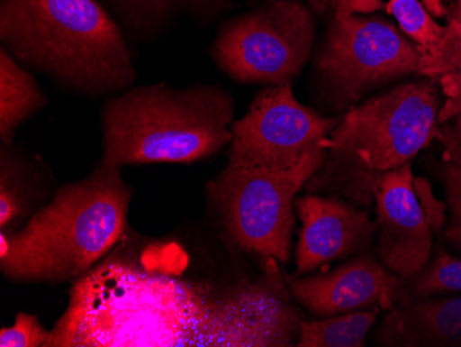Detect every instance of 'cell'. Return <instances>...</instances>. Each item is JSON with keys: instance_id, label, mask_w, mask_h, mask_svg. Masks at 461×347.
I'll list each match as a JSON object with an SVG mask.
<instances>
[{"instance_id": "cell-9", "label": "cell", "mask_w": 461, "mask_h": 347, "mask_svg": "<svg viewBox=\"0 0 461 347\" xmlns=\"http://www.w3.org/2000/svg\"><path fill=\"white\" fill-rule=\"evenodd\" d=\"M338 122L299 103L292 84L267 87L256 95L245 116L232 123L228 165L292 169L313 150L329 147Z\"/></svg>"}, {"instance_id": "cell-28", "label": "cell", "mask_w": 461, "mask_h": 347, "mask_svg": "<svg viewBox=\"0 0 461 347\" xmlns=\"http://www.w3.org/2000/svg\"><path fill=\"white\" fill-rule=\"evenodd\" d=\"M447 2H450V0H447Z\"/></svg>"}, {"instance_id": "cell-4", "label": "cell", "mask_w": 461, "mask_h": 347, "mask_svg": "<svg viewBox=\"0 0 461 347\" xmlns=\"http://www.w3.org/2000/svg\"><path fill=\"white\" fill-rule=\"evenodd\" d=\"M441 107L434 79L401 85L352 107L331 131L325 162L305 190L372 205L383 178L438 140Z\"/></svg>"}, {"instance_id": "cell-5", "label": "cell", "mask_w": 461, "mask_h": 347, "mask_svg": "<svg viewBox=\"0 0 461 347\" xmlns=\"http://www.w3.org/2000/svg\"><path fill=\"white\" fill-rule=\"evenodd\" d=\"M234 97L217 85L131 87L101 111L103 158L111 167L193 163L232 139Z\"/></svg>"}, {"instance_id": "cell-24", "label": "cell", "mask_w": 461, "mask_h": 347, "mask_svg": "<svg viewBox=\"0 0 461 347\" xmlns=\"http://www.w3.org/2000/svg\"><path fill=\"white\" fill-rule=\"evenodd\" d=\"M438 140L444 146V160H461V101L453 115L439 126Z\"/></svg>"}, {"instance_id": "cell-2", "label": "cell", "mask_w": 461, "mask_h": 347, "mask_svg": "<svg viewBox=\"0 0 461 347\" xmlns=\"http://www.w3.org/2000/svg\"><path fill=\"white\" fill-rule=\"evenodd\" d=\"M134 190L121 168L98 162L86 178L56 190L23 229L0 235V270L10 281H77L128 233Z\"/></svg>"}, {"instance_id": "cell-7", "label": "cell", "mask_w": 461, "mask_h": 347, "mask_svg": "<svg viewBox=\"0 0 461 347\" xmlns=\"http://www.w3.org/2000/svg\"><path fill=\"white\" fill-rule=\"evenodd\" d=\"M315 22L307 5L276 0L227 23L213 45L217 66L243 84H292L312 51Z\"/></svg>"}, {"instance_id": "cell-25", "label": "cell", "mask_w": 461, "mask_h": 347, "mask_svg": "<svg viewBox=\"0 0 461 347\" xmlns=\"http://www.w3.org/2000/svg\"><path fill=\"white\" fill-rule=\"evenodd\" d=\"M438 82L447 97L439 111V123H444L453 115V111L461 101V63L455 71L444 75Z\"/></svg>"}, {"instance_id": "cell-1", "label": "cell", "mask_w": 461, "mask_h": 347, "mask_svg": "<svg viewBox=\"0 0 461 347\" xmlns=\"http://www.w3.org/2000/svg\"><path fill=\"white\" fill-rule=\"evenodd\" d=\"M264 259L258 276L209 273L185 241L128 230L72 282L45 347H286L299 338L286 274Z\"/></svg>"}, {"instance_id": "cell-17", "label": "cell", "mask_w": 461, "mask_h": 347, "mask_svg": "<svg viewBox=\"0 0 461 347\" xmlns=\"http://www.w3.org/2000/svg\"><path fill=\"white\" fill-rule=\"evenodd\" d=\"M377 318V310L344 313L300 323L299 347H362Z\"/></svg>"}, {"instance_id": "cell-18", "label": "cell", "mask_w": 461, "mask_h": 347, "mask_svg": "<svg viewBox=\"0 0 461 347\" xmlns=\"http://www.w3.org/2000/svg\"><path fill=\"white\" fill-rule=\"evenodd\" d=\"M385 10L395 17L401 31L411 42L419 46L421 63L437 54L445 36V27L435 22L434 15L421 0H390Z\"/></svg>"}, {"instance_id": "cell-3", "label": "cell", "mask_w": 461, "mask_h": 347, "mask_svg": "<svg viewBox=\"0 0 461 347\" xmlns=\"http://www.w3.org/2000/svg\"><path fill=\"white\" fill-rule=\"evenodd\" d=\"M0 42L77 95L115 96L136 80L128 38L98 0H2Z\"/></svg>"}, {"instance_id": "cell-27", "label": "cell", "mask_w": 461, "mask_h": 347, "mask_svg": "<svg viewBox=\"0 0 461 347\" xmlns=\"http://www.w3.org/2000/svg\"><path fill=\"white\" fill-rule=\"evenodd\" d=\"M307 2L312 9L321 10V12L325 10L326 6L330 4V0H307Z\"/></svg>"}, {"instance_id": "cell-23", "label": "cell", "mask_w": 461, "mask_h": 347, "mask_svg": "<svg viewBox=\"0 0 461 347\" xmlns=\"http://www.w3.org/2000/svg\"><path fill=\"white\" fill-rule=\"evenodd\" d=\"M413 188L432 230L434 233L441 232L447 224V205L438 201L426 178H413Z\"/></svg>"}, {"instance_id": "cell-15", "label": "cell", "mask_w": 461, "mask_h": 347, "mask_svg": "<svg viewBox=\"0 0 461 347\" xmlns=\"http://www.w3.org/2000/svg\"><path fill=\"white\" fill-rule=\"evenodd\" d=\"M115 18L124 36L149 42L167 32L180 20L209 22L227 0H98Z\"/></svg>"}, {"instance_id": "cell-14", "label": "cell", "mask_w": 461, "mask_h": 347, "mask_svg": "<svg viewBox=\"0 0 461 347\" xmlns=\"http://www.w3.org/2000/svg\"><path fill=\"white\" fill-rule=\"evenodd\" d=\"M54 176L39 155L0 146V229L31 219L53 198Z\"/></svg>"}, {"instance_id": "cell-16", "label": "cell", "mask_w": 461, "mask_h": 347, "mask_svg": "<svg viewBox=\"0 0 461 347\" xmlns=\"http://www.w3.org/2000/svg\"><path fill=\"white\" fill-rule=\"evenodd\" d=\"M48 105L35 77L17 59L0 49V142L13 144L15 132L33 114Z\"/></svg>"}, {"instance_id": "cell-12", "label": "cell", "mask_w": 461, "mask_h": 347, "mask_svg": "<svg viewBox=\"0 0 461 347\" xmlns=\"http://www.w3.org/2000/svg\"><path fill=\"white\" fill-rule=\"evenodd\" d=\"M294 206L302 222L296 277L357 252L377 232L367 211L336 196L308 193Z\"/></svg>"}, {"instance_id": "cell-6", "label": "cell", "mask_w": 461, "mask_h": 347, "mask_svg": "<svg viewBox=\"0 0 461 347\" xmlns=\"http://www.w3.org/2000/svg\"><path fill=\"white\" fill-rule=\"evenodd\" d=\"M326 155L328 147H320L297 167L278 172L227 165L207 183L206 196L228 243L242 252L286 264L297 193L320 170Z\"/></svg>"}, {"instance_id": "cell-20", "label": "cell", "mask_w": 461, "mask_h": 347, "mask_svg": "<svg viewBox=\"0 0 461 347\" xmlns=\"http://www.w3.org/2000/svg\"><path fill=\"white\" fill-rule=\"evenodd\" d=\"M445 36L437 54L421 63L419 74L429 79H441L461 63V0H450L445 17Z\"/></svg>"}, {"instance_id": "cell-19", "label": "cell", "mask_w": 461, "mask_h": 347, "mask_svg": "<svg viewBox=\"0 0 461 347\" xmlns=\"http://www.w3.org/2000/svg\"><path fill=\"white\" fill-rule=\"evenodd\" d=\"M461 292V259L438 250L431 263L411 277L406 297H429Z\"/></svg>"}, {"instance_id": "cell-10", "label": "cell", "mask_w": 461, "mask_h": 347, "mask_svg": "<svg viewBox=\"0 0 461 347\" xmlns=\"http://www.w3.org/2000/svg\"><path fill=\"white\" fill-rule=\"evenodd\" d=\"M411 163L391 170L375 190L377 252L388 270L411 279L431 258L434 230L417 199Z\"/></svg>"}, {"instance_id": "cell-8", "label": "cell", "mask_w": 461, "mask_h": 347, "mask_svg": "<svg viewBox=\"0 0 461 347\" xmlns=\"http://www.w3.org/2000/svg\"><path fill=\"white\" fill-rule=\"evenodd\" d=\"M357 0H338L333 24L317 59L339 107L358 100L369 87L419 74L420 49L379 18L355 17Z\"/></svg>"}, {"instance_id": "cell-21", "label": "cell", "mask_w": 461, "mask_h": 347, "mask_svg": "<svg viewBox=\"0 0 461 347\" xmlns=\"http://www.w3.org/2000/svg\"><path fill=\"white\" fill-rule=\"evenodd\" d=\"M439 178L449 208V219L444 227V238L450 247L461 252V160H444Z\"/></svg>"}, {"instance_id": "cell-22", "label": "cell", "mask_w": 461, "mask_h": 347, "mask_svg": "<svg viewBox=\"0 0 461 347\" xmlns=\"http://www.w3.org/2000/svg\"><path fill=\"white\" fill-rule=\"evenodd\" d=\"M50 331L41 325L36 315L20 312L15 315L14 325L0 331L2 347H45Z\"/></svg>"}, {"instance_id": "cell-13", "label": "cell", "mask_w": 461, "mask_h": 347, "mask_svg": "<svg viewBox=\"0 0 461 347\" xmlns=\"http://www.w3.org/2000/svg\"><path fill=\"white\" fill-rule=\"evenodd\" d=\"M382 346H461V297H406L384 318Z\"/></svg>"}, {"instance_id": "cell-26", "label": "cell", "mask_w": 461, "mask_h": 347, "mask_svg": "<svg viewBox=\"0 0 461 347\" xmlns=\"http://www.w3.org/2000/svg\"><path fill=\"white\" fill-rule=\"evenodd\" d=\"M426 9L434 15L435 18L447 17V5L445 0H421Z\"/></svg>"}, {"instance_id": "cell-11", "label": "cell", "mask_w": 461, "mask_h": 347, "mask_svg": "<svg viewBox=\"0 0 461 347\" xmlns=\"http://www.w3.org/2000/svg\"><path fill=\"white\" fill-rule=\"evenodd\" d=\"M402 279L367 256L348 261L330 273L305 279L286 276L290 295L318 317L370 307L391 310L400 299Z\"/></svg>"}]
</instances>
